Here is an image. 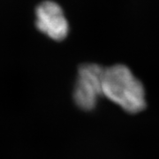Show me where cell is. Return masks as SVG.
Listing matches in <instances>:
<instances>
[{
    "instance_id": "obj_2",
    "label": "cell",
    "mask_w": 159,
    "mask_h": 159,
    "mask_svg": "<svg viewBox=\"0 0 159 159\" xmlns=\"http://www.w3.org/2000/svg\"><path fill=\"white\" fill-rule=\"evenodd\" d=\"M103 68L97 64H84L80 66L74 84L75 102L83 110L96 107L102 96Z\"/></svg>"
},
{
    "instance_id": "obj_1",
    "label": "cell",
    "mask_w": 159,
    "mask_h": 159,
    "mask_svg": "<svg viewBox=\"0 0 159 159\" xmlns=\"http://www.w3.org/2000/svg\"><path fill=\"white\" fill-rule=\"evenodd\" d=\"M102 96L131 114L146 108V94L142 83L124 65L103 69Z\"/></svg>"
},
{
    "instance_id": "obj_3",
    "label": "cell",
    "mask_w": 159,
    "mask_h": 159,
    "mask_svg": "<svg viewBox=\"0 0 159 159\" xmlns=\"http://www.w3.org/2000/svg\"><path fill=\"white\" fill-rule=\"evenodd\" d=\"M35 27L50 39L60 42L69 33V23L59 4L52 0H45L36 6Z\"/></svg>"
}]
</instances>
